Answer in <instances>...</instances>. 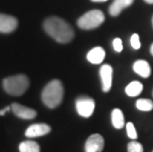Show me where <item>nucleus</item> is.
Wrapping results in <instances>:
<instances>
[{
    "label": "nucleus",
    "mask_w": 153,
    "mask_h": 152,
    "mask_svg": "<svg viewBox=\"0 0 153 152\" xmlns=\"http://www.w3.org/2000/svg\"><path fill=\"white\" fill-rule=\"evenodd\" d=\"M30 80L24 74L7 77L3 80V88L12 96H21L29 88Z\"/></svg>",
    "instance_id": "7ed1b4c3"
},
{
    "label": "nucleus",
    "mask_w": 153,
    "mask_h": 152,
    "mask_svg": "<svg viewBox=\"0 0 153 152\" xmlns=\"http://www.w3.org/2000/svg\"><path fill=\"white\" fill-rule=\"evenodd\" d=\"M144 1L148 4H153V0H144Z\"/></svg>",
    "instance_id": "b1692460"
},
{
    "label": "nucleus",
    "mask_w": 153,
    "mask_h": 152,
    "mask_svg": "<svg viewBox=\"0 0 153 152\" xmlns=\"http://www.w3.org/2000/svg\"><path fill=\"white\" fill-rule=\"evenodd\" d=\"M112 124L117 129H120L125 127V117L122 110L114 109L112 111Z\"/></svg>",
    "instance_id": "4468645a"
},
{
    "label": "nucleus",
    "mask_w": 153,
    "mask_h": 152,
    "mask_svg": "<svg viewBox=\"0 0 153 152\" xmlns=\"http://www.w3.org/2000/svg\"><path fill=\"white\" fill-rule=\"evenodd\" d=\"M100 77L103 92H109L112 88L113 67L110 64H104L100 68Z\"/></svg>",
    "instance_id": "6e6552de"
},
{
    "label": "nucleus",
    "mask_w": 153,
    "mask_h": 152,
    "mask_svg": "<svg viewBox=\"0 0 153 152\" xmlns=\"http://www.w3.org/2000/svg\"><path fill=\"white\" fill-rule=\"evenodd\" d=\"M18 27V20L14 16L0 13V33L9 34Z\"/></svg>",
    "instance_id": "423d86ee"
},
{
    "label": "nucleus",
    "mask_w": 153,
    "mask_h": 152,
    "mask_svg": "<svg viewBox=\"0 0 153 152\" xmlns=\"http://www.w3.org/2000/svg\"><path fill=\"white\" fill-rule=\"evenodd\" d=\"M19 150L20 152H40L41 148L37 142L28 140L21 142L19 145Z\"/></svg>",
    "instance_id": "dca6fc26"
},
{
    "label": "nucleus",
    "mask_w": 153,
    "mask_h": 152,
    "mask_svg": "<svg viewBox=\"0 0 153 152\" xmlns=\"http://www.w3.org/2000/svg\"><path fill=\"white\" fill-rule=\"evenodd\" d=\"M131 44L134 50H139L141 47L140 40H139V36L137 34H133L131 38Z\"/></svg>",
    "instance_id": "aec40b11"
},
{
    "label": "nucleus",
    "mask_w": 153,
    "mask_h": 152,
    "mask_svg": "<svg viewBox=\"0 0 153 152\" xmlns=\"http://www.w3.org/2000/svg\"><path fill=\"white\" fill-rule=\"evenodd\" d=\"M134 0H115L112 4H111L109 8V13L113 17H117L119 16L123 10H125L126 8L129 7Z\"/></svg>",
    "instance_id": "9b49d317"
},
{
    "label": "nucleus",
    "mask_w": 153,
    "mask_h": 152,
    "mask_svg": "<svg viewBox=\"0 0 153 152\" xmlns=\"http://www.w3.org/2000/svg\"><path fill=\"white\" fill-rule=\"evenodd\" d=\"M75 107L78 115L83 118H90L95 110V101L88 96H80L76 99Z\"/></svg>",
    "instance_id": "39448f33"
},
{
    "label": "nucleus",
    "mask_w": 153,
    "mask_h": 152,
    "mask_svg": "<svg viewBox=\"0 0 153 152\" xmlns=\"http://www.w3.org/2000/svg\"><path fill=\"white\" fill-rule=\"evenodd\" d=\"M132 68L136 74H138L139 76L143 77V78H147L151 74V67L146 60H143V59L136 60L135 62L133 63Z\"/></svg>",
    "instance_id": "ddd939ff"
},
{
    "label": "nucleus",
    "mask_w": 153,
    "mask_h": 152,
    "mask_svg": "<svg viewBox=\"0 0 153 152\" xmlns=\"http://www.w3.org/2000/svg\"><path fill=\"white\" fill-rule=\"evenodd\" d=\"M51 128L47 124H35L30 125L25 131V135L27 137L34 138L43 136V135L48 134V132H51Z\"/></svg>",
    "instance_id": "9d476101"
},
{
    "label": "nucleus",
    "mask_w": 153,
    "mask_h": 152,
    "mask_svg": "<svg viewBox=\"0 0 153 152\" xmlns=\"http://www.w3.org/2000/svg\"><path fill=\"white\" fill-rule=\"evenodd\" d=\"M143 85L139 81H132L126 87V94L129 97H136L142 92Z\"/></svg>",
    "instance_id": "2eb2a0df"
},
{
    "label": "nucleus",
    "mask_w": 153,
    "mask_h": 152,
    "mask_svg": "<svg viewBox=\"0 0 153 152\" xmlns=\"http://www.w3.org/2000/svg\"><path fill=\"white\" fill-rule=\"evenodd\" d=\"M11 110L18 118L23 119H32L37 116V112L34 109L28 108L26 106L18 104V103H13L11 105Z\"/></svg>",
    "instance_id": "1a4fd4ad"
},
{
    "label": "nucleus",
    "mask_w": 153,
    "mask_h": 152,
    "mask_svg": "<svg viewBox=\"0 0 153 152\" xmlns=\"http://www.w3.org/2000/svg\"><path fill=\"white\" fill-rule=\"evenodd\" d=\"M135 106L139 111L149 112L153 110V102L149 99H138L135 103Z\"/></svg>",
    "instance_id": "f3484780"
},
{
    "label": "nucleus",
    "mask_w": 153,
    "mask_h": 152,
    "mask_svg": "<svg viewBox=\"0 0 153 152\" xmlns=\"http://www.w3.org/2000/svg\"><path fill=\"white\" fill-rule=\"evenodd\" d=\"M105 21V15L101 10H90L78 19L77 26L82 30H93L100 27Z\"/></svg>",
    "instance_id": "20e7f679"
},
{
    "label": "nucleus",
    "mask_w": 153,
    "mask_h": 152,
    "mask_svg": "<svg viewBox=\"0 0 153 152\" xmlns=\"http://www.w3.org/2000/svg\"><path fill=\"white\" fill-rule=\"evenodd\" d=\"M150 53L152 54V56H153V44H151V47H150Z\"/></svg>",
    "instance_id": "393cba45"
},
{
    "label": "nucleus",
    "mask_w": 153,
    "mask_h": 152,
    "mask_svg": "<svg viewBox=\"0 0 153 152\" xmlns=\"http://www.w3.org/2000/svg\"><path fill=\"white\" fill-rule=\"evenodd\" d=\"M10 110H11V106H8V107H6L5 109L0 110V116H4L6 114V112L10 111Z\"/></svg>",
    "instance_id": "4be33fe9"
},
{
    "label": "nucleus",
    "mask_w": 153,
    "mask_h": 152,
    "mask_svg": "<svg viewBox=\"0 0 153 152\" xmlns=\"http://www.w3.org/2000/svg\"><path fill=\"white\" fill-rule=\"evenodd\" d=\"M128 152H143V146L138 141H131L128 145Z\"/></svg>",
    "instance_id": "a211bd4d"
},
{
    "label": "nucleus",
    "mask_w": 153,
    "mask_h": 152,
    "mask_svg": "<svg viewBox=\"0 0 153 152\" xmlns=\"http://www.w3.org/2000/svg\"><path fill=\"white\" fill-rule=\"evenodd\" d=\"M106 53L105 50L102 47H95L92 50L88 51L87 53V59L89 62L93 64H100L105 59Z\"/></svg>",
    "instance_id": "f8f14e48"
},
{
    "label": "nucleus",
    "mask_w": 153,
    "mask_h": 152,
    "mask_svg": "<svg viewBox=\"0 0 153 152\" xmlns=\"http://www.w3.org/2000/svg\"><path fill=\"white\" fill-rule=\"evenodd\" d=\"M152 26H153V16H152Z\"/></svg>",
    "instance_id": "a878e982"
},
{
    "label": "nucleus",
    "mask_w": 153,
    "mask_h": 152,
    "mask_svg": "<svg viewBox=\"0 0 153 152\" xmlns=\"http://www.w3.org/2000/svg\"><path fill=\"white\" fill-rule=\"evenodd\" d=\"M126 132H128V136L131 138V139H136L137 138V132L135 130V128L133 125L132 122H128L126 124Z\"/></svg>",
    "instance_id": "6ab92c4d"
},
{
    "label": "nucleus",
    "mask_w": 153,
    "mask_h": 152,
    "mask_svg": "<svg viewBox=\"0 0 153 152\" xmlns=\"http://www.w3.org/2000/svg\"><path fill=\"white\" fill-rule=\"evenodd\" d=\"M91 1H93V2H106V1H108V0H91Z\"/></svg>",
    "instance_id": "5701e85b"
},
{
    "label": "nucleus",
    "mask_w": 153,
    "mask_h": 152,
    "mask_svg": "<svg viewBox=\"0 0 153 152\" xmlns=\"http://www.w3.org/2000/svg\"><path fill=\"white\" fill-rule=\"evenodd\" d=\"M44 29L48 35L60 44H67L73 40L74 31L68 22L59 17H48L44 22Z\"/></svg>",
    "instance_id": "f257e3e1"
},
{
    "label": "nucleus",
    "mask_w": 153,
    "mask_h": 152,
    "mask_svg": "<svg viewBox=\"0 0 153 152\" xmlns=\"http://www.w3.org/2000/svg\"><path fill=\"white\" fill-rule=\"evenodd\" d=\"M64 89L61 81L58 79H53L45 86L42 92V100L48 108L54 109L61 104Z\"/></svg>",
    "instance_id": "f03ea898"
},
{
    "label": "nucleus",
    "mask_w": 153,
    "mask_h": 152,
    "mask_svg": "<svg viewBox=\"0 0 153 152\" xmlns=\"http://www.w3.org/2000/svg\"><path fill=\"white\" fill-rule=\"evenodd\" d=\"M113 47H114V50H115L117 53H120V51L123 50V42L120 40V38H116L114 39L113 41Z\"/></svg>",
    "instance_id": "412c9836"
},
{
    "label": "nucleus",
    "mask_w": 153,
    "mask_h": 152,
    "mask_svg": "<svg viewBox=\"0 0 153 152\" xmlns=\"http://www.w3.org/2000/svg\"><path fill=\"white\" fill-rule=\"evenodd\" d=\"M105 140L104 137L99 133L90 135L85 143V152H102Z\"/></svg>",
    "instance_id": "0eeeda50"
}]
</instances>
